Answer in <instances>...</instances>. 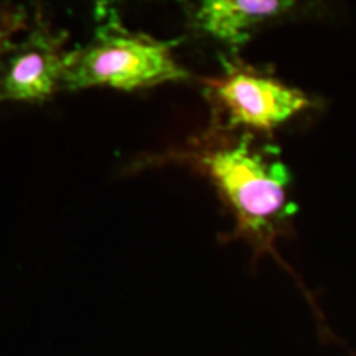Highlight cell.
<instances>
[{"label": "cell", "mask_w": 356, "mask_h": 356, "mask_svg": "<svg viewBox=\"0 0 356 356\" xmlns=\"http://www.w3.org/2000/svg\"><path fill=\"white\" fill-rule=\"evenodd\" d=\"M195 163L215 184L238 221V234L264 243L287 216L291 172L277 154L254 145L251 134L238 142L204 145L195 150Z\"/></svg>", "instance_id": "obj_1"}, {"label": "cell", "mask_w": 356, "mask_h": 356, "mask_svg": "<svg viewBox=\"0 0 356 356\" xmlns=\"http://www.w3.org/2000/svg\"><path fill=\"white\" fill-rule=\"evenodd\" d=\"M175 44L177 40L163 42L132 32L118 12L111 10L86 44L66 53L63 88L68 91L89 88L134 91L186 79L190 73L173 58Z\"/></svg>", "instance_id": "obj_2"}, {"label": "cell", "mask_w": 356, "mask_h": 356, "mask_svg": "<svg viewBox=\"0 0 356 356\" xmlns=\"http://www.w3.org/2000/svg\"><path fill=\"white\" fill-rule=\"evenodd\" d=\"M203 83L225 118L226 129L243 126L273 132L312 104L300 89L287 86L270 74L236 65H226L225 74Z\"/></svg>", "instance_id": "obj_3"}, {"label": "cell", "mask_w": 356, "mask_h": 356, "mask_svg": "<svg viewBox=\"0 0 356 356\" xmlns=\"http://www.w3.org/2000/svg\"><path fill=\"white\" fill-rule=\"evenodd\" d=\"M0 60V102H43L63 88L68 35L37 13Z\"/></svg>", "instance_id": "obj_4"}, {"label": "cell", "mask_w": 356, "mask_h": 356, "mask_svg": "<svg viewBox=\"0 0 356 356\" xmlns=\"http://www.w3.org/2000/svg\"><path fill=\"white\" fill-rule=\"evenodd\" d=\"M296 2L287 0H207L193 15L195 29L238 50L267 22L280 19L293 10Z\"/></svg>", "instance_id": "obj_5"}, {"label": "cell", "mask_w": 356, "mask_h": 356, "mask_svg": "<svg viewBox=\"0 0 356 356\" xmlns=\"http://www.w3.org/2000/svg\"><path fill=\"white\" fill-rule=\"evenodd\" d=\"M29 24L30 19L25 7L0 3V60L13 43V37L19 32H25Z\"/></svg>", "instance_id": "obj_6"}]
</instances>
